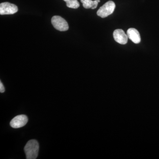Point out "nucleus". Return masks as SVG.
Wrapping results in <instances>:
<instances>
[{
	"instance_id": "obj_1",
	"label": "nucleus",
	"mask_w": 159,
	"mask_h": 159,
	"mask_svg": "<svg viewBox=\"0 0 159 159\" xmlns=\"http://www.w3.org/2000/svg\"><path fill=\"white\" fill-rule=\"evenodd\" d=\"M24 150L27 159L37 158L39 150L38 142L35 140H30L26 144Z\"/></svg>"
},
{
	"instance_id": "obj_2",
	"label": "nucleus",
	"mask_w": 159,
	"mask_h": 159,
	"mask_svg": "<svg viewBox=\"0 0 159 159\" xmlns=\"http://www.w3.org/2000/svg\"><path fill=\"white\" fill-rule=\"evenodd\" d=\"M116 6L113 1H108L99 8L97 11V15L101 18L107 17L113 13Z\"/></svg>"
},
{
	"instance_id": "obj_3",
	"label": "nucleus",
	"mask_w": 159,
	"mask_h": 159,
	"mask_svg": "<svg viewBox=\"0 0 159 159\" xmlns=\"http://www.w3.org/2000/svg\"><path fill=\"white\" fill-rule=\"evenodd\" d=\"M51 23L55 29L59 31H67L69 25L66 21L61 16H55L51 19Z\"/></svg>"
},
{
	"instance_id": "obj_4",
	"label": "nucleus",
	"mask_w": 159,
	"mask_h": 159,
	"mask_svg": "<svg viewBox=\"0 0 159 159\" xmlns=\"http://www.w3.org/2000/svg\"><path fill=\"white\" fill-rule=\"evenodd\" d=\"M17 6L11 3L6 2L0 4V14L11 15L16 13L18 11Z\"/></svg>"
},
{
	"instance_id": "obj_5",
	"label": "nucleus",
	"mask_w": 159,
	"mask_h": 159,
	"mask_svg": "<svg viewBox=\"0 0 159 159\" xmlns=\"http://www.w3.org/2000/svg\"><path fill=\"white\" fill-rule=\"evenodd\" d=\"M28 122V118L25 115H19L14 117L10 122L11 127L15 129L21 128L25 126Z\"/></svg>"
},
{
	"instance_id": "obj_6",
	"label": "nucleus",
	"mask_w": 159,
	"mask_h": 159,
	"mask_svg": "<svg viewBox=\"0 0 159 159\" xmlns=\"http://www.w3.org/2000/svg\"><path fill=\"white\" fill-rule=\"evenodd\" d=\"M114 39L121 44H125L128 42V36L122 29H118L113 32Z\"/></svg>"
},
{
	"instance_id": "obj_7",
	"label": "nucleus",
	"mask_w": 159,
	"mask_h": 159,
	"mask_svg": "<svg viewBox=\"0 0 159 159\" xmlns=\"http://www.w3.org/2000/svg\"><path fill=\"white\" fill-rule=\"evenodd\" d=\"M127 35L128 38L134 43L138 44L141 42V36L137 29L134 28L129 29L127 31Z\"/></svg>"
},
{
	"instance_id": "obj_8",
	"label": "nucleus",
	"mask_w": 159,
	"mask_h": 159,
	"mask_svg": "<svg viewBox=\"0 0 159 159\" xmlns=\"http://www.w3.org/2000/svg\"><path fill=\"white\" fill-rule=\"evenodd\" d=\"M83 6L85 9H95L98 6V3L100 2V0H80Z\"/></svg>"
},
{
	"instance_id": "obj_9",
	"label": "nucleus",
	"mask_w": 159,
	"mask_h": 159,
	"mask_svg": "<svg viewBox=\"0 0 159 159\" xmlns=\"http://www.w3.org/2000/svg\"><path fill=\"white\" fill-rule=\"evenodd\" d=\"M66 3V6L70 8L76 9L79 7L80 4L77 0H63Z\"/></svg>"
},
{
	"instance_id": "obj_10",
	"label": "nucleus",
	"mask_w": 159,
	"mask_h": 159,
	"mask_svg": "<svg viewBox=\"0 0 159 159\" xmlns=\"http://www.w3.org/2000/svg\"><path fill=\"white\" fill-rule=\"evenodd\" d=\"M5 89L4 87V86L3 85V84L2 82H0V92L1 93H3L5 92Z\"/></svg>"
}]
</instances>
